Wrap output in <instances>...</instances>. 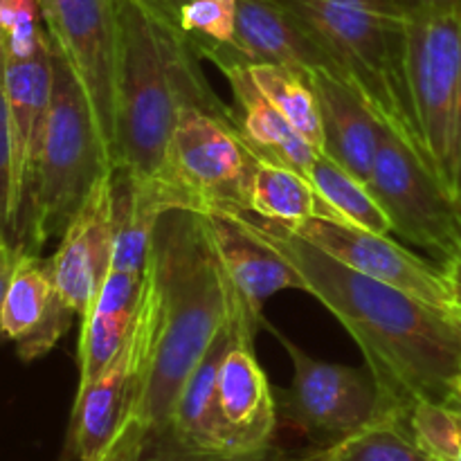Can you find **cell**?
Instances as JSON below:
<instances>
[{
    "mask_svg": "<svg viewBox=\"0 0 461 461\" xmlns=\"http://www.w3.org/2000/svg\"><path fill=\"white\" fill-rule=\"evenodd\" d=\"M237 9L239 0H189L178 14V27L192 41L194 50L232 43Z\"/></svg>",
    "mask_w": 461,
    "mask_h": 461,
    "instance_id": "28",
    "label": "cell"
},
{
    "mask_svg": "<svg viewBox=\"0 0 461 461\" xmlns=\"http://www.w3.org/2000/svg\"><path fill=\"white\" fill-rule=\"evenodd\" d=\"M241 457H225V455L196 453V450L183 448V446L165 439V441H160V444L153 446V448H149L140 461H239Z\"/></svg>",
    "mask_w": 461,
    "mask_h": 461,
    "instance_id": "31",
    "label": "cell"
},
{
    "mask_svg": "<svg viewBox=\"0 0 461 461\" xmlns=\"http://www.w3.org/2000/svg\"><path fill=\"white\" fill-rule=\"evenodd\" d=\"M0 243L16 246L14 140H12V122H9L7 93H5V48L3 45H0Z\"/></svg>",
    "mask_w": 461,
    "mask_h": 461,
    "instance_id": "29",
    "label": "cell"
},
{
    "mask_svg": "<svg viewBox=\"0 0 461 461\" xmlns=\"http://www.w3.org/2000/svg\"><path fill=\"white\" fill-rule=\"evenodd\" d=\"M36 0H0V34L9 57L30 59L45 41Z\"/></svg>",
    "mask_w": 461,
    "mask_h": 461,
    "instance_id": "30",
    "label": "cell"
},
{
    "mask_svg": "<svg viewBox=\"0 0 461 461\" xmlns=\"http://www.w3.org/2000/svg\"><path fill=\"white\" fill-rule=\"evenodd\" d=\"M75 311L57 295L50 259L18 248V259L3 304L0 331L18 345L21 360L41 358L70 329Z\"/></svg>",
    "mask_w": 461,
    "mask_h": 461,
    "instance_id": "18",
    "label": "cell"
},
{
    "mask_svg": "<svg viewBox=\"0 0 461 461\" xmlns=\"http://www.w3.org/2000/svg\"><path fill=\"white\" fill-rule=\"evenodd\" d=\"M5 93H7L14 140L18 243V225L34 187L45 124H48L50 97H52V45L48 36L39 52L30 59H16L5 52Z\"/></svg>",
    "mask_w": 461,
    "mask_h": 461,
    "instance_id": "16",
    "label": "cell"
},
{
    "mask_svg": "<svg viewBox=\"0 0 461 461\" xmlns=\"http://www.w3.org/2000/svg\"><path fill=\"white\" fill-rule=\"evenodd\" d=\"M441 268L446 270V275H448V279H450V282H453L455 291L461 293V259L450 261V264L441 266Z\"/></svg>",
    "mask_w": 461,
    "mask_h": 461,
    "instance_id": "35",
    "label": "cell"
},
{
    "mask_svg": "<svg viewBox=\"0 0 461 461\" xmlns=\"http://www.w3.org/2000/svg\"><path fill=\"white\" fill-rule=\"evenodd\" d=\"M369 189L385 210L392 232L426 248L441 266L461 259V216L455 198L414 144L387 126Z\"/></svg>",
    "mask_w": 461,
    "mask_h": 461,
    "instance_id": "9",
    "label": "cell"
},
{
    "mask_svg": "<svg viewBox=\"0 0 461 461\" xmlns=\"http://www.w3.org/2000/svg\"><path fill=\"white\" fill-rule=\"evenodd\" d=\"M113 171V158L79 79L52 50V97L34 187L18 225V248L39 252L61 237L95 185Z\"/></svg>",
    "mask_w": 461,
    "mask_h": 461,
    "instance_id": "5",
    "label": "cell"
},
{
    "mask_svg": "<svg viewBox=\"0 0 461 461\" xmlns=\"http://www.w3.org/2000/svg\"><path fill=\"white\" fill-rule=\"evenodd\" d=\"M250 212L270 223L297 228L311 216L322 214V207L304 174L259 158L252 178Z\"/></svg>",
    "mask_w": 461,
    "mask_h": 461,
    "instance_id": "25",
    "label": "cell"
},
{
    "mask_svg": "<svg viewBox=\"0 0 461 461\" xmlns=\"http://www.w3.org/2000/svg\"><path fill=\"white\" fill-rule=\"evenodd\" d=\"M257 88L270 104L291 122L293 129L322 153V124H320L318 97H315L311 72L282 63H259L248 66Z\"/></svg>",
    "mask_w": 461,
    "mask_h": 461,
    "instance_id": "26",
    "label": "cell"
},
{
    "mask_svg": "<svg viewBox=\"0 0 461 461\" xmlns=\"http://www.w3.org/2000/svg\"><path fill=\"white\" fill-rule=\"evenodd\" d=\"M111 192L115 228L111 270L147 273L158 223L165 212L180 210L178 201L160 178L135 174L126 167H113Z\"/></svg>",
    "mask_w": 461,
    "mask_h": 461,
    "instance_id": "21",
    "label": "cell"
},
{
    "mask_svg": "<svg viewBox=\"0 0 461 461\" xmlns=\"http://www.w3.org/2000/svg\"><path fill=\"white\" fill-rule=\"evenodd\" d=\"M408 86L423 158L459 205L461 12L410 18Z\"/></svg>",
    "mask_w": 461,
    "mask_h": 461,
    "instance_id": "7",
    "label": "cell"
},
{
    "mask_svg": "<svg viewBox=\"0 0 461 461\" xmlns=\"http://www.w3.org/2000/svg\"><path fill=\"white\" fill-rule=\"evenodd\" d=\"M459 216H461V203H459Z\"/></svg>",
    "mask_w": 461,
    "mask_h": 461,
    "instance_id": "39",
    "label": "cell"
},
{
    "mask_svg": "<svg viewBox=\"0 0 461 461\" xmlns=\"http://www.w3.org/2000/svg\"><path fill=\"white\" fill-rule=\"evenodd\" d=\"M115 129L113 167L156 178L185 106L234 122V108L212 90L183 30L142 5L115 0Z\"/></svg>",
    "mask_w": 461,
    "mask_h": 461,
    "instance_id": "3",
    "label": "cell"
},
{
    "mask_svg": "<svg viewBox=\"0 0 461 461\" xmlns=\"http://www.w3.org/2000/svg\"><path fill=\"white\" fill-rule=\"evenodd\" d=\"M239 461H284L282 455L275 453L273 448H266L261 453H252V455H243Z\"/></svg>",
    "mask_w": 461,
    "mask_h": 461,
    "instance_id": "36",
    "label": "cell"
},
{
    "mask_svg": "<svg viewBox=\"0 0 461 461\" xmlns=\"http://www.w3.org/2000/svg\"><path fill=\"white\" fill-rule=\"evenodd\" d=\"M311 84L318 97L322 153L369 185L385 122L349 79L329 68H313Z\"/></svg>",
    "mask_w": 461,
    "mask_h": 461,
    "instance_id": "17",
    "label": "cell"
},
{
    "mask_svg": "<svg viewBox=\"0 0 461 461\" xmlns=\"http://www.w3.org/2000/svg\"><path fill=\"white\" fill-rule=\"evenodd\" d=\"M113 192L111 174L99 180L81 210L63 230L50 259L57 295L84 320L113 266Z\"/></svg>",
    "mask_w": 461,
    "mask_h": 461,
    "instance_id": "14",
    "label": "cell"
},
{
    "mask_svg": "<svg viewBox=\"0 0 461 461\" xmlns=\"http://www.w3.org/2000/svg\"><path fill=\"white\" fill-rule=\"evenodd\" d=\"M264 327L275 333L293 360V383L284 392V412L311 439L324 444V448L374 423L405 419L385 399L367 367L324 363L270 324Z\"/></svg>",
    "mask_w": 461,
    "mask_h": 461,
    "instance_id": "10",
    "label": "cell"
},
{
    "mask_svg": "<svg viewBox=\"0 0 461 461\" xmlns=\"http://www.w3.org/2000/svg\"><path fill=\"white\" fill-rule=\"evenodd\" d=\"M219 70L232 86L234 124L255 156L261 160L293 167L304 176L309 174L320 153L257 88L248 66H223Z\"/></svg>",
    "mask_w": 461,
    "mask_h": 461,
    "instance_id": "23",
    "label": "cell"
},
{
    "mask_svg": "<svg viewBox=\"0 0 461 461\" xmlns=\"http://www.w3.org/2000/svg\"><path fill=\"white\" fill-rule=\"evenodd\" d=\"M243 212L300 270L306 293L340 320L363 351L365 367L405 419L417 401H446L461 376V320L356 273L291 228Z\"/></svg>",
    "mask_w": 461,
    "mask_h": 461,
    "instance_id": "1",
    "label": "cell"
},
{
    "mask_svg": "<svg viewBox=\"0 0 461 461\" xmlns=\"http://www.w3.org/2000/svg\"><path fill=\"white\" fill-rule=\"evenodd\" d=\"M444 403L455 405V408H461V376L453 383V387H450V392H448V396H446Z\"/></svg>",
    "mask_w": 461,
    "mask_h": 461,
    "instance_id": "37",
    "label": "cell"
},
{
    "mask_svg": "<svg viewBox=\"0 0 461 461\" xmlns=\"http://www.w3.org/2000/svg\"><path fill=\"white\" fill-rule=\"evenodd\" d=\"M241 329L243 324L230 313V320L221 329L219 336L214 338L212 347L203 356L201 363L196 365L192 376L185 383L178 401H176L169 423V435H167L169 441L183 446V448L196 450V453L241 457L232 435H230L228 423H225L219 403L221 363H223V356L228 354L230 345H232Z\"/></svg>",
    "mask_w": 461,
    "mask_h": 461,
    "instance_id": "20",
    "label": "cell"
},
{
    "mask_svg": "<svg viewBox=\"0 0 461 461\" xmlns=\"http://www.w3.org/2000/svg\"><path fill=\"white\" fill-rule=\"evenodd\" d=\"M291 230L304 241L331 255L333 259L354 268L356 273L399 288L461 320L457 293L446 270L430 266L412 250L399 246L387 234L356 228V225L324 214L311 216Z\"/></svg>",
    "mask_w": 461,
    "mask_h": 461,
    "instance_id": "12",
    "label": "cell"
},
{
    "mask_svg": "<svg viewBox=\"0 0 461 461\" xmlns=\"http://www.w3.org/2000/svg\"><path fill=\"white\" fill-rule=\"evenodd\" d=\"M311 461H437L410 432L405 419L374 423L338 444L327 446Z\"/></svg>",
    "mask_w": 461,
    "mask_h": 461,
    "instance_id": "27",
    "label": "cell"
},
{
    "mask_svg": "<svg viewBox=\"0 0 461 461\" xmlns=\"http://www.w3.org/2000/svg\"><path fill=\"white\" fill-rule=\"evenodd\" d=\"M201 214L237 315L252 338L264 327V304L279 291H304L300 270L255 228L246 212L207 210Z\"/></svg>",
    "mask_w": 461,
    "mask_h": 461,
    "instance_id": "13",
    "label": "cell"
},
{
    "mask_svg": "<svg viewBox=\"0 0 461 461\" xmlns=\"http://www.w3.org/2000/svg\"><path fill=\"white\" fill-rule=\"evenodd\" d=\"M54 52L79 79L113 158L115 129V0H36Z\"/></svg>",
    "mask_w": 461,
    "mask_h": 461,
    "instance_id": "11",
    "label": "cell"
},
{
    "mask_svg": "<svg viewBox=\"0 0 461 461\" xmlns=\"http://www.w3.org/2000/svg\"><path fill=\"white\" fill-rule=\"evenodd\" d=\"M408 9L410 16L417 14H444V12H461V0H401Z\"/></svg>",
    "mask_w": 461,
    "mask_h": 461,
    "instance_id": "33",
    "label": "cell"
},
{
    "mask_svg": "<svg viewBox=\"0 0 461 461\" xmlns=\"http://www.w3.org/2000/svg\"><path fill=\"white\" fill-rule=\"evenodd\" d=\"M257 162L234 122L185 106L156 178L174 192L180 210H250Z\"/></svg>",
    "mask_w": 461,
    "mask_h": 461,
    "instance_id": "8",
    "label": "cell"
},
{
    "mask_svg": "<svg viewBox=\"0 0 461 461\" xmlns=\"http://www.w3.org/2000/svg\"><path fill=\"white\" fill-rule=\"evenodd\" d=\"M140 3L147 5V7L151 9V12H156L158 16L167 18L169 23L178 25L180 9H183L189 0H140Z\"/></svg>",
    "mask_w": 461,
    "mask_h": 461,
    "instance_id": "34",
    "label": "cell"
},
{
    "mask_svg": "<svg viewBox=\"0 0 461 461\" xmlns=\"http://www.w3.org/2000/svg\"><path fill=\"white\" fill-rule=\"evenodd\" d=\"M360 90L385 126L421 151L408 86L410 12L401 0H275ZM423 156V151H421Z\"/></svg>",
    "mask_w": 461,
    "mask_h": 461,
    "instance_id": "4",
    "label": "cell"
},
{
    "mask_svg": "<svg viewBox=\"0 0 461 461\" xmlns=\"http://www.w3.org/2000/svg\"><path fill=\"white\" fill-rule=\"evenodd\" d=\"M306 178L313 185L324 216H333V219H340L345 223L356 225V228L372 230L378 234L392 232L390 219L372 194V189L360 183L349 171L342 169L329 156L320 153L311 165Z\"/></svg>",
    "mask_w": 461,
    "mask_h": 461,
    "instance_id": "24",
    "label": "cell"
},
{
    "mask_svg": "<svg viewBox=\"0 0 461 461\" xmlns=\"http://www.w3.org/2000/svg\"><path fill=\"white\" fill-rule=\"evenodd\" d=\"M158 318L160 297L149 266L147 288L124 347L99 376L79 383L63 461H140L151 448L138 423V408L151 365Z\"/></svg>",
    "mask_w": 461,
    "mask_h": 461,
    "instance_id": "6",
    "label": "cell"
},
{
    "mask_svg": "<svg viewBox=\"0 0 461 461\" xmlns=\"http://www.w3.org/2000/svg\"><path fill=\"white\" fill-rule=\"evenodd\" d=\"M16 259H18V248L9 246V243H0V320H3L5 295H7V286H9V279H12Z\"/></svg>",
    "mask_w": 461,
    "mask_h": 461,
    "instance_id": "32",
    "label": "cell"
},
{
    "mask_svg": "<svg viewBox=\"0 0 461 461\" xmlns=\"http://www.w3.org/2000/svg\"><path fill=\"white\" fill-rule=\"evenodd\" d=\"M147 273L111 270L93 306L81 320L79 383L93 381L120 354L135 324L147 288Z\"/></svg>",
    "mask_w": 461,
    "mask_h": 461,
    "instance_id": "22",
    "label": "cell"
},
{
    "mask_svg": "<svg viewBox=\"0 0 461 461\" xmlns=\"http://www.w3.org/2000/svg\"><path fill=\"white\" fill-rule=\"evenodd\" d=\"M196 52L216 68L282 63L302 70H336L324 50L275 0H239L232 43L203 45Z\"/></svg>",
    "mask_w": 461,
    "mask_h": 461,
    "instance_id": "15",
    "label": "cell"
},
{
    "mask_svg": "<svg viewBox=\"0 0 461 461\" xmlns=\"http://www.w3.org/2000/svg\"><path fill=\"white\" fill-rule=\"evenodd\" d=\"M0 45H3V34H0Z\"/></svg>",
    "mask_w": 461,
    "mask_h": 461,
    "instance_id": "38",
    "label": "cell"
},
{
    "mask_svg": "<svg viewBox=\"0 0 461 461\" xmlns=\"http://www.w3.org/2000/svg\"><path fill=\"white\" fill-rule=\"evenodd\" d=\"M252 345L255 338L241 329L219 369L221 412L241 455L270 448L277 426V401Z\"/></svg>",
    "mask_w": 461,
    "mask_h": 461,
    "instance_id": "19",
    "label": "cell"
},
{
    "mask_svg": "<svg viewBox=\"0 0 461 461\" xmlns=\"http://www.w3.org/2000/svg\"><path fill=\"white\" fill-rule=\"evenodd\" d=\"M151 273L160 318L138 423L153 448L169 435L176 401L230 320L232 297L201 214L194 210L176 207L162 214L153 239Z\"/></svg>",
    "mask_w": 461,
    "mask_h": 461,
    "instance_id": "2",
    "label": "cell"
}]
</instances>
